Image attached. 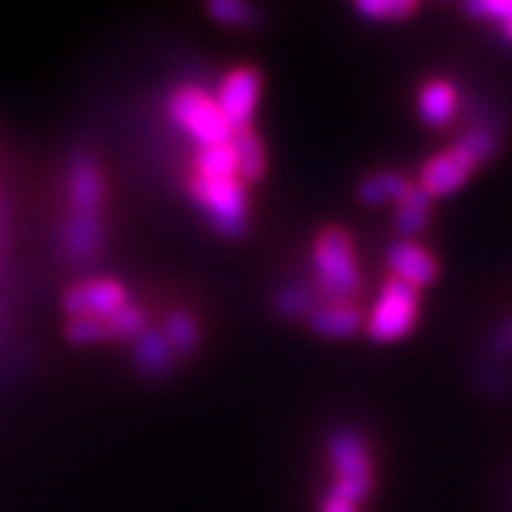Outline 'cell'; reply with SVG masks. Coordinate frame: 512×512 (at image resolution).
Masks as SVG:
<instances>
[{
	"label": "cell",
	"mask_w": 512,
	"mask_h": 512,
	"mask_svg": "<svg viewBox=\"0 0 512 512\" xmlns=\"http://www.w3.org/2000/svg\"><path fill=\"white\" fill-rule=\"evenodd\" d=\"M66 186L68 217L66 230H63V246L74 262H92L105 241L102 212L108 202L105 176H102V168L95 157L76 155L68 165Z\"/></svg>",
	"instance_id": "1"
},
{
	"label": "cell",
	"mask_w": 512,
	"mask_h": 512,
	"mask_svg": "<svg viewBox=\"0 0 512 512\" xmlns=\"http://www.w3.org/2000/svg\"><path fill=\"white\" fill-rule=\"evenodd\" d=\"M497 152V134L489 126H473L460 134L450 147L432 155L418 173L416 186L429 199H442L460 191L473 173Z\"/></svg>",
	"instance_id": "2"
},
{
	"label": "cell",
	"mask_w": 512,
	"mask_h": 512,
	"mask_svg": "<svg viewBox=\"0 0 512 512\" xmlns=\"http://www.w3.org/2000/svg\"><path fill=\"white\" fill-rule=\"evenodd\" d=\"M311 264L317 277L319 301L356 304L361 293V270H358L356 241L343 225H327L317 233L311 246Z\"/></svg>",
	"instance_id": "3"
},
{
	"label": "cell",
	"mask_w": 512,
	"mask_h": 512,
	"mask_svg": "<svg viewBox=\"0 0 512 512\" xmlns=\"http://www.w3.org/2000/svg\"><path fill=\"white\" fill-rule=\"evenodd\" d=\"M191 202L202 209L212 228L228 238H238L249 228V194L241 176H186Z\"/></svg>",
	"instance_id": "4"
},
{
	"label": "cell",
	"mask_w": 512,
	"mask_h": 512,
	"mask_svg": "<svg viewBox=\"0 0 512 512\" xmlns=\"http://www.w3.org/2000/svg\"><path fill=\"white\" fill-rule=\"evenodd\" d=\"M327 463L332 471L330 492L340 499H348L353 505H364L374 492V460L366 439L353 429H340L327 442Z\"/></svg>",
	"instance_id": "5"
},
{
	"label": "cell",
	"mask_w": 512,
	"mask_h": 512,
	"mask_svg": "<svg viewBox=\"0 0 512 512\" xmlns=\"http://www.w3.org/2000/svg\"><path fill=\"white\" fill-rule=\"evenodd\" d=\"M168 118L194 149L225 144L233 134L215 95L199 84H183L168 97Z\"/></svg>",
	"instance_id": "6"
},
{
	"label": "cell",
	"mask_w": 512,
	"mask_h": 512,
	"mask_svg": "<svg viewBox=\"0 0 512 512\" xmlns=\"http://www.w3.org/2000/svg\"><path fill=\"white\" fill-rule=\"evenodd\" d=\"M418 314L421 293L395 277H387L369 314H364V330L374 343H398L416 330Z\"/></svg>",
	"instance_id": "7"
},
{
	"label": "cell",
	"mask_w": 512,
	"mask_h": 512,
	"mask_svg": "<svg viewBox=\"0 0 512 512\" xmlns=\"http://www.w3.org/2000/svg\"><path fill=\"white\" fill-rule=\"evenodd\" d=\"M131 304L128 290L113 277H89L66 290L63 309L68 319H108Z\"/></svg>",
	"instance_id": "8"
},
{
	"label": "cell",
	"mask_w": 512,
	"mask_h": 512,
	"mask_svg": "<svg viewBox=\"0 0 512 512\" xmlns=\"http://www.w3.org/2000/svg\"><path fill=\"white\" fill-rule=\"evenodd\" d=\"M262 97V76L254 66H236L220 79L215 100L228 118L230 128L254 126V115Z\"/></svg>",
	"instance_id": "9"
},
{
	"label": "cell",
	"mask_w": 512,
	"mask_h": 512,
	"mask_svg": "<svg viewBox=\"0 0 512 512\" xmlns=\"http://www.w3.org/2000/svg\"><path fill=\"white\" fill-rule=\"evenodd\" d=\"M147 330V314L136 304L108 319H68L66 337L74 345L113 343V340H136Z\"/></svg>",
	"instance_id": "10"
},
{
	"label": "cell",
	"mask_w": 512,
	"mask_h": 512,
	"mask_svg": "<svg viewBox=\"0 0 512 512\" xmlns=\"http://www.w3.org/2000/svg\"><path fill=\"white\" fill-rule=\"evenodd\" d=\"M387 270L390 277L421 293L439 277V262L421 241L400 238L387 249Z\"/></svg>",
	"instance_id": "11"
},
{
	"label": "cell",
	"mask_w": 512,
	"mask_h": 512,
	"mask_svg": "<svg viewBox=\"0 0 512 512\" xmlns=\"http://www.w3.org/2000/svg\"><path fill=\"white\" fill-rule=\"evenodd\" d=\"M306 327L319 337L345 340L364 327V311L356 304H337V301H317V306L306 314Z\"/></svg>",
	"instance_id": "12"
},
{
	"label": "cell",
	"mask_w": 512,
	"mask_h": 512,
	"mask_svg": "<svg viewBox=\"0 0 512 512\" xmlns=\"http://www.w3.org/2000/svg\"><path fill=\"white\" fill-rule=\"evenodd\" d=\"M458 100V87L445 76H434V79H426L418 89V115H421V121L426 126L445 128L458 115Z\"/></svg>",
	"instance_id": "13"
},
{
	"label": "cell",
	"mask_w": 512,
	"mask_h": 512,
	"mask_svg": "<svg viewBox=\"0 0 512 512\" xmlns=\"http://www.w3.org/2000/svg\"><path fill=\"white\" fill-rule=\"evenodd\" d=\"M230 147H233V155H236L238 176L246 186L256 183L267 173V149H264L262 136L256 134L254 126L233 128Z\"/></svg>",
	"instance_id": "14"
},
{
	"label": "cell",
	"mask_w": 512,
	"mask_h": 512,
	"mask_svg": "<svg viewBox=\"0 0 512 512\" xmlns=\"http://www.w3.org/2000/svg\"><path fill=\"white\" fill-rule=\"evenodd\" d=\"M411 189V178L398 173V170H379V173H371L358 183V199L366 207H395Z\"/></svg>",
	"instance_id": "15"
},
{
	"label": "cell",
	"mask_w": 512,
	"mask_h": 512,
	"mask_svg": "<svg viewBox=\"0 0 512 512\" xmlns=\"http://www.w3.org/2000/svg\"><path fill=\"white\" fill-rule=\"evenodd\" d=\"M429 217H432V199L413 183V189L395 204V215H392L395 230L400 233V238L416 241L426 230Z\"/></svg>",
	"instance_id": "16"
},
{
	"label": "cell",
	"mask_w": 512,
	"mask_h": 512,
	"mask_svg": "<svg viewBox=\"0 0 512 512\" xmlns=\"http://www.w3.org/2000/svg\"><path fill=\"white\" fill-rule=\"evenodd\" d=\"M173 356L165 335L157 330H144L134 340V361L147 377H165L173 366Z\"/></svg>",
	"instance_id": "17"
},
{
	"label": "cell",
	"mask_w": 512,
	"mask_h": 512,
	"mask_svg": "<svg viewBox=\"0 0 512 512\" xmlns=\"http://www.w3.org/2000/svg\"><path fill=\"white\" fill-rule=\"evenodd\" d=\"M416 11L418 3H411V0H369L356 6V14L374 24H403Z\"/></svg>",
	"instance_id": "18"
},
{
	"label": "cell",
	"mask_w": 512,
	"mask_h": 512,
	"mask_svg": "<svg viewBox=\"0 0 512 512\" xmlns=\"http://www.w3.org/2000/svg\"><path fill=\"white\" fill-rule=\"evenodd\" d=\"M165 340H168L170 351L178 353V356H186L196 348L199 343V324L191 314L186 311H176V314H170L168 322H165V330H162Z\"/></svg>",
	"instance_id": "19"
},
{
	"label": "cell",
	"mask_w": 512,
	"mask_h": 512,
	"mask_svg": "<svg viewBox=\"0 0 512 512\" xmlns=\"http://www.w3.org/2000/svg\"><path fill=\"white\" fill-rule=\"evenodd\" d=\"M317 290L306 283H290L277 290L275 306L283 317H304L317 306Z\"/></svg>",
	"instance_id": "20"
},
{
	"label": "cell",
	"mask_w": 512,
	"mask_h": 512,
	"mask_svg": "<svg viewBox=\"0 0 512 512\" xmlns=\"http://www.w3.org/2000/svg\"><path fill=\"white\" fill-rule=\"evenodd\" d=\"M209 19L223 24V27H251L256 21V11L249 8L246 3H238V0H217V3H209L207 6Z\"/></svg>",
	"instance_id": "21"
},
{
	"label": "cell",
	"mask_w": 512,
	"mask_h": 512,
	"mask_svg": "<svg viewBox=\"0 0 512 512\" xmlns=\"http://www.w3.org/2000/svg\"><path fill=\"white\" fill-rule=\"evenodd\" d=\"M468 14L489 21L502 32L507 42H512V0H486V3H473L468 6Z\"/></svg>",
	"instance_id": "22"
},
{
	"label": "cell",
	"mask_w": 512,
	"mask_h": 512,
	"mask_svg": "<svg viewBox=\"0 0 512 512\" xmlns=\"http://www.w3.org/2000/svg\"><path fill=\"white\" fill-rule=\"evenodd\" d=\"M319 512H361V507L348 502V499H340L335 494H324L322 505H319Z\"/></svg>",
	"instance_id": "23"
},
{
	"label": "cell",
	"mask_w": 512,
	"mask_h": 512,
	"mask_svg": "<svg viewBox=\"0 0 512 512\" xmlns=\"http://www.w3.org/2000/svg\"><path fill=\"white\" fill-rule=\"evenodd\" d=\"M499 351H512V322L507 327V335H502V345H499Z\"/></svg>",
	"instance_id": "24"
}]
</instances>
